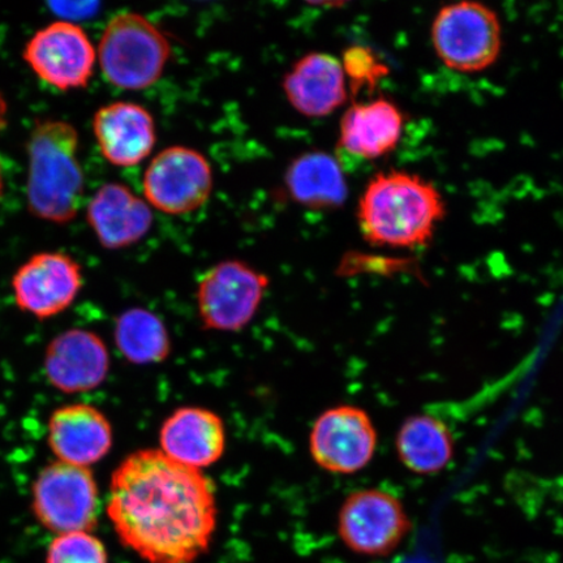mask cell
<instances>
[{
  "mask_svg": "<svg viewBox=\"0 0 563 563\" xmlns=\"http://www.w3.org/2000/svg\"><path fill=\"white\" fill-rule=\"evenodd\" d=\"M432 41L439 58L460 73H478L498 59L503 27L497 13L478 2L443 7L432 25Z\"/></svg>",
  "mask_w": 563,
  "mask_h": 563,
  "instance_id": "8992f818",
  "label": "cell"
},
{
  "mask_svg": "<svg viewBox=\"0 0 563 563\" xmlns=\"http://www.w3.org/2000/svg\"><path fill=\"white\" fill-rule=\"evenodd\" d=\"M159 448L174 462L201 471L221 460L227 429L222 419L207 408L181 407L162 424Z\"/></svg>",
  "mask_w": 563,
  "mask_h": 563,
  "instance_id": "9a60e30c",
  "label": "cell"
},
{
  "mask_svg": "<svg viewBox=\"0 0 563 563\" xmlns=\"http://www.w3.org/2000/svg\"><path fill=\"white\" fill-rule=\"evenodd\" d=\"M377 429L367 411L342 405L329 408L314 421L309 452L328 473L352 475L372 462L377 450Z\"/></svg>",
  "mask_w": 563,
  "mask_h": 563,
  "instance_id": "9c48e42d",
  "label": "cell"
},
{
  "mask_svg": "<svg viewBox=\"0 0 563 563\" xmlns=\"http://www.w3.org/2000/svg\"><path fill=\"white\" fill-rule=\"evenodd\" d=\"M342 66L354 91L375 88L389 73L377 55L364 46H352L343 54Z\"/></svg>",
  "mask_w": 563,
  "mask_h": 563,
  "instance_id": "cb8c5ba5",
  "label": "cell"
},
{
  "mask_svg": "<svg viewBox=\"0 0 563 563\" xmlns=\"http://www.w3.org/2000/svg\"><path fill=\"white\" fill-rule=\"evenodd\" d=\"M117 347L132 364L150 365L166 361L172 342L164 321L143 308H132L118 317Z\"/></svg>",
  "mask_w": 563,
  "mask_h": 563,
  "instance_id": "7402d4cb",
  "label": "cell"
},
{
  "mask_svg": "<svg viewBox=\"0 0 563 563\" xmlns=\"http://www.w3.org/2000/svg\"><path fill=\"white\" fill-rule=\"evenodd\" d=\"M27 203L40 220L66 224L82 207L86 176L79 161V133L62 121L35 124L30 143Z\"/></svg>",
  "mask_w": 563,
  "mask_h": 563,
  "instance_id": "3957f363",
  "label": "cell"
},
{
  "mask_svg": "<svg viewBox=\"0 0 563 563\" xmlns=\"http://www.w3.org/2000/svg\"><path fill=\"white\" fill-rule=\"evenodd\" d=\"M211 188V166L191 147H167L154 157L144 175L147 203L167 214L192 213L208 201Z\"/></svg>",
  "mask_w": 563,
  "mask_h": 563,
  "instance_id": "30bf717a",
  "label": "cell"
},
{
  "mask_svg": "<svg viewBox=\"0 0 563 563\" xmlns=\"http://www.w3.org/2000/svg\"><path fill=\"white\" fill-rule=\"evenodd\" d=\"M109 369L108 347L100 336L86 329H70L56 335L45 351V377L62 393L95 390L108 378Z\"/></svg>",
  "mask_w": 563,
  "mask_h": 563,
  "instance_id": "4fadbf2b",
  "label": "cell"
},
{
  "mask_svg": "<svg viewBox=\"0 0 563 563\" xmlns=\"http://www.w3.org/2000/svg\"><path fill=\"white\" fill-rule=\"evenodd\" d=\"M3 189V178H2V168H0V194H2Z\"/></svg>",
  "mask_w": 563,
  "mask_h": 563,
  "instance_id": "484cf974",
  "label": "cell"
},
{
  "mask_svg": "<svg viewBox=\"0 0 563 563\" xmlns=\"http://www.w3.org/2000/svg\"><path fill=\"white\" fill-rule=\"evenodd\" d=\"M93 131L102 156L118 167L141 164L156 145V123L151 112L137 103L103 106L96 112Z\"/></svg>",
  "mask_w": 563,
  "mask_h": 563,
  "instance_id": "2e32d148",
  "label": "cell"
},
{
  "mask_svg": "<svg viewBox=\"0 0 563 563\" xmlns=\"http://www.w3.org/2000/svg\"><path fill=\"white\" fill-rule=\"evenodd\" d=\"M112 440L111 422L95 406H62L48 419V448L58 462L90 468L110 453Z\"/></svg>",
  "mask_w": 563,
  "mask_h": 563,
  "instance_id": "5bb4252c",
  "label": "cell"
},
{
  "mask_svg": "<svg viewBox=\"0 0 563 563\" xmlns=\"http://www.w3.org/2000/svg\"><path fill=\"white\" fill-rule=\"evenodd\" d=\"M87 217L106 250H122L140 242L153 223L150 203L119 183L98 189L88 203Z\"/></svg>",
  "mask_w": 563,
  "mask_h": 563,
  "instance_id": "ac0fdd59",
  "label": "cell"
},
{
  "mask_svg": "<svg viewBox=\"0 0 563 563\" xmlns=\"http://www.w3.org/2000/svg\"><path fill=\"white\" fill-rule=\"evenodd\" d=\"M404 125V112L387 98L354 103L342 118L340 143L352 156L377 159L396 150Z\"/></svg>",
  "mask_w": 563,
  "mask_h": 563,
  "instance_id": "d6986e66",
  "label": "cell"
},
{
  "mask_svg": "<svg viewBox=\"0 0 563 563\" xmlns=\"http://www.w3.org/2000/svg\"><path fill=\"white\" fill-rule=\"evenodd\" d=\"M271 279L249 264L228 260L203 274L197 288L202 327L238 333L255 319Z\"/></svg>",
  "mask_w": 563,
  "mask_h": 563,
  "instance_id": "52a82bcc",
  "label": "cell"
},
{
  "mask_svg": "<svg viewBox=\"0 0 563 563\" xmlns=\"http://www.w3.org/2000/svg\"><path fill=\"white\" fill-rule=\"evenodd\" d=\"M399 461L418 475H435L454 460L455 441L441 419L428 413L413 415L400 426L396 439Z\"/></svg>",
  "mask_w": 563,
  "mask_h": 563,
  "instance_id": "44dd1931",
  "label": "cell"
},
{
  "mask_svg": "<svg viewBox=\"0 0 563 563\" xmlns=\"http://www.w3.org/2000/svg\"><path fill=\"white\" fill-rule=\"evenodd\" d=\"M170 54L164 33L133 12L112 18L98 46V60L106 80L129 90L150 88L157 82Z\"/></svg>",
  "mask_w": 563,
  "mask_h": 563,
  "instance_id": "277c9868",
  "label": "cell"
},
{
  "mask_svg": "<svg viewBox=\"0 0 563 563\" xmlns=\"http://www.w3.org/2000/svg\"><path fill=\"white\" fill-rule=\"evenodd\" d=\"M288 102L301 115L322 118L333 114L347 100V77L342 62L325 53L302 56L285 76Z\"/></svg>",
  "mask_w": 563,
  "mask_h": 563,
  "instance_id": "e0dca14e",
  "label": "cell"
},
{
  "mask_svg": "<svg viewBox=\"0 0 563 563\" xmlns=\"http://www.w3.org/2000/svg\"><path fill=\"white\" fill-rule=\"evenodd\" d=\"M411 519L393 493L368 488L352 492L338 514V534L351 552L386 558L404 543Z\"/></svg>",
  "mask_w": 563,
  "mask_h": 563,
  "instance_id": "ba28073f",
  "label": "cell"
},
{
  "mask_svg": "<svg viewBox=\"0 0 563 563\" xmlns=\"http://www.w3.org/2000/svg\"><path fill=\"white\" fill-rule=\"evenodd\" d=\"M288 194L311 210H334L347 200L346 178L338 161L325 152H308L291 162L286 172Z\"/></svg>",
  "mask_w": 563,
  "mask_h": 563,
  "instance_id": "ffe728a7",
  "label": "cell"
},
{
  "mask_svg": "<svg viewBox=\"0 0 563 563\" xmlns=\"http://www.w3.org/2000/svg\"><path fill=\"white\" fill-rule=\"evenodd\" d=\"M106 510L121 543L147 563H195L217 530L213 482L159 449L124 457L112 473Z\"/></svg>",
  "mask_w": 563,
  "mask_h": 563,
  "instance_id": "6da1fadb",
  "label": "cell"
},
{
  "mask_svg": "<svg viewBox=\"0 0 563 563\" xmlns=\"http://www.w3.org/2000/svg\"><path fill=\"white\" fill-rule=\"evenodd\" d=\"M32 511L55 534L93 531L100 512L93 473L58 461L47 464L32 485Z\"/></svg>",
  "mask_w": 563,
  "mask_h": 563,
  "instance_id": "5b68a950",
  "label": "cell"
},
{
  "mask_svg": "<svg viewBox=\"0 0 563 563\" xmlns=\"http://www.w3.org/2000/svg\"><path fill=\"white\" fill-rule=\"evenodd\" d=\"M46 563H109L102 541L91 532L56 534L46 554Z\"/></svg>",
  "mask_w": 563,
  "mask_h": 563,
  "instance_id": "603a6c76",
  "label": "cell"
},
{
  "mask_svg": "<svg viewBox=\"0 0 563 563\" xmlns=\"http://www.w3.org/2000/svg\"><path fill=\"white\" fill-rule=\"evenodd\" d=\"M100 3L84 2V3H48L55 15H58L62 21L67 23H75V20H87L95 16L100 10Z\"/></svg>",
  "mask_w": 563,
  "mask_h": 563,
  "instance_id": "d4e9b609",
  "label": "cell"
},
{
  "mask_svg": "<svg viewBox=\"0 0 563 563\" xmlns=\"http://www.w3.org/2000/svg\"><path fill=\"white\" fill-rule=\"evenodd\" d=\"M445 217V202L432 183L405 172L378 174L358 201L357 218L368 243L413 249L431 241Z\"/></svg>",
  "mask_w": 563,
  "mask_h": 563,
  "instance_id": "7a4b0ae2",
  "label": "cell"
},
{
  "mask_svg": "<svg viewBox=\"0 0 563 563\" xmlns=\"http://www.w3.org/2000/svg\"><path fill=\"white\" fill-rule=\"evenodd\" d=\"M23 58L42 81L70 90L87 86L95 73L97 53L81 26L60 20L33 35Z\"/></svg>",
  "mask_w": 563,
  "mask_h": 563,
  "instance_id": "8fae6325",
  "label": "cell"
},
{
  "mask_svg": "<svg viewBox=\"0 0 563 563\" xmlns=\"http://www.w3.org/2000/svg\"><path fill=\"white\" fill-rule=\"evenodd\" d=\"M82 284L81 266L73 257L44 252L19 267L11 286L20 311L47 320L74 305Z\"/></svg>",
  "mask_w": 563,
  "mask_h": 563,
  "instance_id": "7c38bea8",
  "label": "cell"
}]
</instances>
